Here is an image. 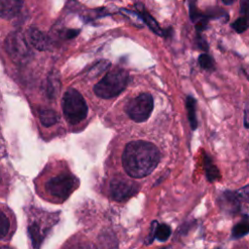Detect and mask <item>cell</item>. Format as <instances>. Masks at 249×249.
<instances>
[{"label":"cell","instance_id":"cell-29","mask_svg":"<svg viewBox=\"0 0 249 249\" xmlns=\"http://www.w3.org/2000/svg\"><path fill=\"white\" fill-rule=\"evenodd\" d=\"M0 249H12V248L7 247V246H0Z\"/></svg>","mask_w":249,"mask_h":249},{"label":"cell","instance_id":"cell-31","mask_svg":"<svg viewBox=\"0 0 249 249\" xmlns=\"http://www.w3.org/2000/svg\"><path fill=\"white\" fill-rule=\"evenodd\" d=\"M0 180H1V178H0Z\"/></svg>","mask_w":249,"mask_h":249},{"label":"cell","instance_id":"cell-27","mask_svg":"<svg viewBox=\"0 0 249 249\" xmlns=\"http://www.w3.org/2000/svg\"><path fill=\"white\" fill-rule=\"evenodd\" d=\"M244 125L246 128L248 127V109H247V107L244 111Z\"/></svg>","mask_w":249,"mask_h":249},{"label":"cell","instance_id":"cell-10","mask_svg":"<svg viewBox=\"0 0 249 249\" xmlns=\"http://www.w3.org/2000/svg\"><path fill=\"white\" fill-rule=\"evenodd\" d=\"M220 204L226 212L234 214L238 211L240 206L238 195L231 192H225L220 198Z\"/></svg>","mask_w":249,"mask_h":249},{"label":"cell","instance_id":"cell-6","mask_svg":"<svg viewBox=\"0 0 249 249\" xmlns=\"http://www.w3.org/2000/svg\"><path fill=\"white\" fill-rule=\"evenodd\" d=\"M110 191L114 199L124 201L131 197L138 191V185L130 180L116 178L110 183Z\"/></svg>","mask_w":249,"mask_h":249},{"label":"cell","instance_id":"cell-7","mask_svg":"<svg viewBox=\"0 0 249 249\" xmlns=\"http://www.w3.org/2000/svg\"><path fill=\"white\" fill-rule=\"evenodd\" d=\"M6 49L13 59H25L29 53L26 41L20 34L18 33L10 34L6 40Z\"/></svg>","mask_w":249,"mask_h":249},{"label":"cell","instance_id":"cell-23","mask_svg":"<svg viewBox=\"0 0 249 249\" xmlns=\"http://www.w3.org/2000/svg\"><path fill=\"white\" fill-rule=\"evenodd\" d=\"M196 44H197L198 48L201 49L202 51H207V50H208V45L206 44V42H205V40H204L203 38L198 37V38L196 39Z\"/></svg>","mask_w":249,"mask_h":249},{"label":"cell","instance_id":"cell-24","mask_svg":"<svg viewBox=\"0 0 249 249\" xmlns=\"http://www.w3.org/2000/svg\"><path fill=\"white\" fill-rule=\"evenodd\" d=\"M248 4H249V0H241L240 1V13H242L245 17L247 15Z\"/></svg>","mask_w":249,"mask_h":249},{"label":"cell","instance_id":"cell-25","mask_svg":"<svg viewBox=\"0 0 249 249\" xmlns=\"http://www.w3.org/2000/svg\"><path fill=\"white\" fill-rule=\"evenodd\" d=\"M78 33H79V30H77V29H70V30H67V32L65 34V37L67 39H72V38L76 37L78 35Z\"/></svg>","mask_w":249,"mask_h":249},{"label":"cell","instance_id":"cell-16","mask_svg":"<svg viewBox=\"0 0 249 249\" xmlns=\"http://www.w3.org/2000/svg\"><path fill=\"white\" fill-rule=\"evenodd\" d=\"M170 233H171V230L167 225H165V224L160 225V226L158 225V227L156 229L155 237L160 241H165L169 237Z\"/></svg>","mask_w":249,"mask_h":249},{"label":"cell","instance_id":"cell-15","mask_svg":"<svg viewBox=\"0 0 249 249\" xmlns=\"http://www.w3.org/2000/svg\"><path fill=\"white\" fill-rule=\"evenodd\" d=\"M248 230H249V227H248V223L247 221H243V222H240L238 224H236L233 229H232V236L234 238H239V237H242L244 235H246L248 233Z\"/></svg>","mask_w":249,"mask_h":249},{"label":"cell","instance_id":"cell-30","mask_svg":"<svg viewBox=\"0 0 249 249\" xmlns=\"http://www.w3.org/2000/svg\"><path fill=\"white\" fill-rule=\"evenodd\" d=\"M160 249H172V248L169 247V246H166V247H163V248H160Z\"/></svg>","mask_w":249,"mask_h":249},{"label":"cell","instance_id":"cell-12","mask_svg":"<svg viewBox=\"0 0 249 249\" xmlns=\"http://www.w3.org/2000/svg\"><path fill=\"white\" fill-rule=\"evenodd\" d=\"M137 9H138V12H139V16L142 18V19L144 20V22L150 27V29L155 32L156 34L160 35V36H162L163 34V31L160 29L159 23L156 21V19L143 8V6L140 4L136 5Z\"/></svg>","mask_w":249,"mask_h":249},{"label":"cell","instance_id":"cell-8","mask_svg":"<svg viewBox=\"0 0 249 249\" xmlns=\"http://www.w3.org/2000/svg\"><path fill=\"white\" fill-rule=\"evenodd\" d=\"M27 38L30 44L38 51H46L50 48L51 41L49 37L35 27H31L28 29Z\"/></svg>","mask_w":249,"mask_h":249},{"label":"cell","instance_id":"cell-5","mask_svg":"<svg viewBox=\"0 0 249 249\" xmlns=\"http://www.w3.org/2000/svg\"><path fill=\"white\" fill-rule=\"evenodd\" d=\"M76 185L77 179L73 175L63 173L50 179L46 183V190L51 196L64 200L73 192Z\"/></svg>","mask_w":249,"mask_h":249},{"label":"cell","instance_id":"cell-26","mask_svg":"<svg viewBox=\"0 0 249 249\" xmlns=\"http://www.w3.org/2000/svg\"><path fill=\"white\" fill-rule=\"evenodd\" d=\"M69 249H94V247L86 243V244H79V245H76V246H72Z\"/></svg>","mask_w":249,"mask_h":249},{"label":"cell","instance_id":"cell-4","mask_svg":"<svg viewBox=\"0 0 249 249\" xmlns=\"http://www.w3.org/2000/svg\"><path fill=\"white\" fill-rule=\"evenodd\" d=\"M154 107L153 97L150 93H141L132 98L125 106V112L131 120L137 123L146 121Z\"/></svg>","mask_w":249,"mask_h":249},{"label":"cell","instance_id":"cell-1","mask_svg":"<svg viewBox=\"0 0 249 249\" xmlns=\"http://www.w3.org/2000/svg\"><path fill=\"white\" fill-rule=\"evenodd\" d=\"M160 159V151L153 143L136 140L125 146L123 153V165L130 177L142 178L157 167Z\"/></svg>","mask_w":249,"mask_h":249},{"label":"cell","instance_id":"cell-14","mask_svg":"<svg viewBox=\"0 0 249 249\" xmlns=\"http://www.w3.org/2000/svg\"><path fill=\"white\" fill-rule=\"evenodd\" d=\"M186 109L191 127L192 129H196L197 126V121L196 117V100L192 96H188L186 98Z\"/></svg>","mask_w":249,"mask_h":249},{"label":"cell","instance_id":"cell-21","mask_svg":"<svg viewBox=\"0 0 249 249\" xmlns=\"http://www.w3.org/2000/svg\"><path fill=\"white\" fill-rule=\"evenodd\" d=\"M56 82H58V81H56L55 80V78L54 79H49L48 80V87H47V92H48V94L50 95V96H53V95H55V92L58 90V89L57 88H55V84H56Z\"/></svg>","mask_w":249,"mask_h":249},{"label":"cell","instance_id":"cell-2","mask_svg":"<svg viewBox=\"0 0 249 249\" xmlns=\"http://www.w3.org/2000/svg\"><path fill=\"white\" fill-rule=\"evenodd\" d=\"M127 82L128 73L122 68H116L108 72L95 84L93 91L101 98H112L119 95L125 89Z\"/></svg>","mask_w":249,"mask_h":249},{"label":"cell","instance_id":"cell-11","mask_svg":"<svg viewBox=\"0 0 249 249\" xmlns=\"http://www.w3.org/2000/svg\"><path fill=\"white\" fill-rule=\"evenodd\" d=\"M190 16L193 22H195L197 31H202L206 27L208 23V17L199 12L194 3H191L190 5Z\"/></svg>","mask_w":249,"mask_h":249},{"label":"cell","instance_id":"cell-28","mask_svg":"<svg viewBox=\"0 0 249 249\" xmlns=\"http://www.w3.org/2000/svg\"><path fill=\"white\" fill-rule=\"evenodd\" d=\"M222 1H223V3L226 4V5H231V4H232L235 0H222Z\"/></svg>","mask_w":249,"mask_h":249},{"label":"cell","instance_id":"cell-18","mask_svg":"<svg viewBox=\"0 0 249 249\" xmlns=\"http://www.w3.org/2000/svg\"><path fill=\"white\" fill-rule=\"evenodd\" d=\"M198 62H199L200 66L205 70L214 69V60L210 55H208L206 53H202L199 55Z\"/></svg>","mask_w":249,"mask_h":249},{"label":"cell","instance_id":"cell-19","mask_svg":"<svg viewBox=\"0 0 249 249\" xmlns=\"http://www.w3.org/2000/svg\"><path fill=\"white\" fill-rule=\"evenodd\" d=\"M10 229V222L7 216L0 210V239L5 237Z\"/></svg>","mask_w":249,"mask_h":249},{"label":"cell","instance_id":"cell-20","mask_svg":"<svg viewBox=\"0 0 249 249\" xmlns=\"http://www.w3.org/2000/svg\"><path fill=\"white\" fill-rule=\"evenodd\" d=\"M232 28L237 32V33H242L244 32L247 27H248V22H247V18L246 17H242L237 18L232 24H231Z\"/></svg>","mask_w":249,"mask_h":249},{"label":"cell","instance_id":"cell-17","mask_svg":"<svg viewBox=\"0 0 249 249\" xmlns=\"http://www.w3.org/2000/svg\"><path fill=\"white\" fill-rule=\"evenodd\" d=\"M205 170H206V175L209 181H214L219 177V170L217 167L211 162L209 159L205 160Z\"/></svg>","mask_w":249,"mask_h":249},{"label":"cell","instance_id":"cell-9","mask_svg":"<svg viewBox=\"0 0 249 249\" xmlns=\"http://www.w3.org/2000/svg\"><path fill=\"white\" fill-rule=\"evenodd\" d=\"M22 7V0H0V18L10 19L16 17Z\"/></svg>","mask_w":249,"mask_h":249},{"label":"cell","instance_id":"cell-22","mask_svg":"<svg viewBox=\"0 0 249 249\" xmlns=\"http://www.w3.org/2000/svg\"><path fill=\"white\" fill-rule=\"evenodd\" d=\"M157 227H158V222H157V221L153 222L152 227H151V231H150V234H149V236H148V238H147L146 244H150V243L153 241V239L155 238V233H156V229H157Z\"/></svg>","mask_w":249,"mask_h":249},{"label":"cell","instance_id":"cell-13","mask_svg":"<svg viewBox=\"0 0 249 249\" xmlns=\"http://www.w3.org/2000/svg\"><path fill=\"white\" fill-rule=\"evenodd\" d=\"M39 118L43 125L52 126L58 121L57 114L52 109H41L39 111Z\"/></svg>","mask_w":249,"mask_h":249},{"label":"cell","instance_id":"cell-3","mask_svg":"<svg viewBox=\"0 0 249 249\" xmlns=\"http://www.w3.org/2000/svg\"><path fill=\"white\" fill-rule=\"evenodd\" d=\"M62 111L67 122L75 124L87 117L88 105L78 90L69 89L62 97Z\"/></svg>","mask_w":249,"mask_h":249}]
</instances>
